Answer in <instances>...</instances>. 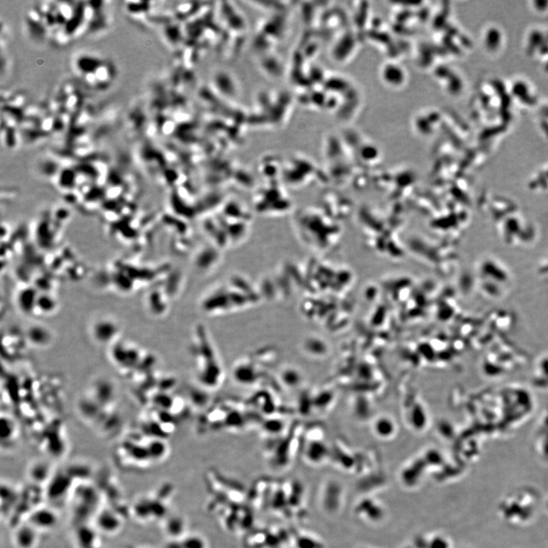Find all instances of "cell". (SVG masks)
<instances>
[{"label":"cell","instance_id":"6da1fadb","mask_svg":"<svg viewBox=\"0 0 548 548\" xmlns=\"http://www.w3.org/2000/svg\"><path fill=\"white\" fill-rule=\"evenodd\" d=\"M70 67L75 79L91 90H107L117 78V68L114 63L99 53L78 51L71 58Z\"/></svg>","mask_w":548,"mask_h":548},{"label":"cell","instance_id":"7a4b0ae2","mask_svg":"<svg viewBox=\"0 0 548 548\" xmlns=\"http://www.w3.org/2000/svg\"><path fill=\"white\" fill-rule=\"evenodd\" d=\"M194 341L197 343L194 342L192 353L200 382L207 388L218 386L222 381V370L210 341L204 335H198Z\"/></svg>","mask_w":548,"mask_h":548},{"label":"cell","instance_id":"3957f363","mask_svg":"<svg viewBox=\"0 0 548 548\" xmlns=\"http://www.w3.org/2000/svg\"><path fill=\"white\" fill-rule=\"evenodd\" d=\"M37 530L34 527L21 528L15 535V543L19 548H32L37 542Z\"/></svg>","mask_w":548,"mask_h":548},{"label":"cell","instance_id":"277c9868","mask_svg":"<svg viewBox=\"0 0 548 548\" xmlns=\"http://www.w3.org/2000/svg\"><path fill=\"white\" fill-rule=\"evenodd\" d=\"M185 548H204V543L198 538H190L184 544Z\"/></svg>","mask_w":548,"mask_h":548}]
</instances>
